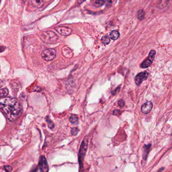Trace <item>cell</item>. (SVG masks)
Segmentation results:
<instances>
[{
    "mask_svg": "<svg viewBox=\"0 0 172 172\" xmlns=\"http://www.w3.org/2000/svg\"><path fill=\"white\" fill-rule=\"evenodd\" d=\"M119 33L117 31H116V30H113V31H112V32L110 33V37L114 40H117L119 38Z\"/></svg>",
    "mask_w": 172,
    "mask_h": 172,
    "instance_id": "cell-12",
    "label": "cell"
},
{
    "mask_svg": "<svg viewBox=\"0 0 172 172\" xmlns=\"http://www.w3.org/2000/svg\"><path fill=\"white\" fill-rule=\"evenodd\" d=\"M87 147L88 140L87 139H84L82 142L78 154V161L80 169H82L83 167V160L87 150Z\"/></svg>",
    "mask_w": 172,
    "mask_h": 172,
    "instance_id": "cell-3",
    "label": "cell"
},
{
    "mask_svg": "<svg viewBox=\"0 0 172 172\" xmlns=\"http://www.w3.org/2000/svg\"><path fill=\"white\" fill-rule=\"evenodd\" d=\"M38 168L40 171L42 172H47L48 171V163L46 162V159L44 156H42L40 159V163L38 165Z\"/></svg>",
    "mask_w": 172,
    "mask_h": 172,
    "instance_id": "cell-8",
    "label": "cell"
},
{
    "mask_svg": "<svg viewBox=\"0 0 172 172\" xmlns=\"http://www.w3.org/2000/svg\"><path fill=\"white\" fill-rule=\"evenodd\" d=\"M85 0H78V3L79 4H82V3H83V2H85Z\"/></svg>",
    "mask_w": 172,
    "mask_h": 172,
    "instance_id": "cell-25",
    "label": "cell"
},
{
    "mask_svg": "<svg viewBox=\"0 0 172 172\" xmlns=\"http://www.w3.org/2000/svg\"><path fill=\"white\" fill-rule=\"evenodd\" d=\"M148 73L147 71L141 72L138 74L135 78V82L137 86H139L144 80L147 79L148 78Z\"/></svg>",
    "mask_w": 172,
    "mask_h": 172,
    "instance_id": "cell-6",
    "label": "cell"
},
{
    "mask_svg": "<svg viewBox=\"0 0 172 172\" xmlns=\"http://www.w3.org/2000/svg\"><path fill=\"white\" fill-rule=\"evenodd\" d=\"M120 90V86H118L116 89H115L114 91H112V94H113V95H115V94H117V93Z\"/></svg>",
    "mask_w": 172,
    "mask_h": 172,
    "instance_id": "cell-23",
    "label": "cell"
},
{
    "mask_svg": "<svg viewBox=\"0 0 172 172\" xmlns=\"http://www.w3.org/2000/svg\"><path fill=\"white\" fill-rule=\"evenodd\" d=\"M110 38L108 36L105 35L102 37V42L104 45H108V43H110Z\"/></svg>",
    "mask_w": 172,
    "mask_h": 172,
    "instance_id": "cell-15",
    "label": "cell"
},
{
    "mask_svg": "<svg viewBox=\"0 0 172 172\" xmlns=\"http://www.w3.org/2000/svg\"><path fill=\"white\" fill-rule=\"evenodd\" d=\"M5 47H3V46H0V53L1 52H3L5 50Z\"/></svg>",
    "mask_w": 172,
    "mask_h": 172,
    "instance_id": "cell-24",
    "label": "cell"
},
{
    "mask_svg": "<svg viewBox=\"0 0 172 172\" xmlns=\"http://www.w3.org/2000/svg\"><path fill=\"white\" fill-rule=\"evenodd\" d=\"M31 1H32V4L34 6L37 7V8L40 7L43 4L42 0H31Z\"/></svg>",
    "mask_w": 172,
    "mask_h": 172,
    "instance_id": "cell-14",
    "label": "cell"
},
{
    "mask_svg": "<svg viewBox=\"0 0 172 172\" xmlns=\"http://www.w3.org/2000/svg\"><path fill=\"white\" fill-rule=\"evenodd\" d=\"M71 133L73 135H76L79 132V129L77 127L72 128L71 130Z\"/></svg>",
    "mask_w": 172,
    "mask_h": 172,
    "instance_id": "cell-18",
    "label": "cell"
},
{
    "mask_svg": "<svg viewBox=\"0 0 172 172\" xmlns=\"http://www.w3.org/2000/svg\"><path fill=\"white\" fill-rule=\"evenodd\" d=\"M42 57L44 60L50 61L53 60L56 57V52L54 49H46L42 52Z\"/></svg>",
    "mask_w": 172,
    "mask_h": 172,
    "instance_id": "cell-4",
    "label": "cell"
},
{
    "mask_svg": "<svg viewBox=\"0 0 172 172\" xmlns=\"http://www.w3.org/2000/svg\"><path fill=\"white\" fill-rule=\"evenodd\" d=\"M40 37L43 42L48 43H55L58 40V35L51 31L43 32L40 34Z\"/></svg>",
    "mask_w": 172,
    "mask_h": 172,
    "instance_id": "cell-2",
    "label": "cell"
},
{
    "mask_svg": "<svg viewBox=\"0 0 172 172\" xmlns=\"http://www.w3.org/2000/svg\"><path fill=\"white\" fill-rule=\"evenodd\" d=\"M118 105L120 108H122L125 105V102L123 99H121L118 102Z\"/></svg>",
    "mask_w": 172,
    "mask_h": 172,
    "instance_id": "cell-19",
    "label": "cell"
},
{
    "mask_svg": "<svg viewBox=\"0 0 172 172\" xmlns=\"http://www.w3.org/2000/svg\"><path fill=\"white\" fill-rule=\"evenodd\" d=\"M113 114L115 115V116H119L121 114V111L119 110H115L114 111H113Z\"/></svg>",
    "mask_w": 172,
    "mask_h": 172,
    "instance_id": "cell-21",
    "label": "cell"
},
{
    "mask_svg": "<svg viewBox=\"0 0 172 172\" xmlns=\"http://www.w3.org/2000/svg\"><path fill=\"white\" fill-rule=\"evenodd\" d=\"M69 120H70V122L72 124H77L78 123V117L75 115H71L69 118Z\"/></svg>",
    "mask_w": 172,
    "mask_h": 172,
    "instance_id": "cell-13",
    "label": "cell"
},
{
    "mask_svg": "<svg viewBox=\"0 0 172 172\" xmlns=\"http://www.w3.org/2000/svg\"><path fill=\"white\" fill-rule=\"evenodd\" d=\"M56 30L59 34L64 36H67L72 34L71 29L66 26H60L56 28Z\"/></svg>",
    "mask_w": 172,
    "mask_h": 172,
    "instance_id": "cell-7",
    "label": "cell"
},
{
    "mask_svg": "<svg viewBox=\"0 0 172 172\" xmlns=\"http://www.w3.org/2000/svg\"><path fill=\"white\" fill-rule=\"evenodd\" d=\"M151 145L150 144H148V145H145L144 147V155H143V158L145 161H147V156H148V153H149V150H150V148L151 147Z\"/></svg>",
    "mask_w": 172,
    "mask_h": 172,
    "instance_id": "cell-11",
    "label": "cell"
},
{
    "mask_svg": "<svg viewBox=\"0 0 172 172\" xmlns=\"http://www.w3.org/2000/svg\"><path fill=\"white\" fill-rule=\"evenodd\" d=\"M156 52L155 50H151L150 52L148 57L140 65V67L142 68H147L150 66V65L153 62V60L155 59Z\"/></svg>",
    "mask_w": 172,
    "mask_h": 172,
    "instance_id": "cell-5",
    "label": "cell"
},
{
    "mask_svg": "<svg viewBox=\"0 0 172 172\" xmlns=\"http://www.w3.org/2000/svg\"><path fill=\"white\" fill-rule=\"evenodd\" d=\"M112 3V0H96V4L99 6H102L104 5L110 6Z\"/></svg>",
    "mask_w": 172,
    "mask_h": 172,
    "instance_id": "cell-10",
    "label": "cell"
},
{
    "mask_svg": "<svg viewBox=\"0 0 172 172\" xmlns=\"http://www.w3.org/2000/svg\"><path fill=\"white\" fill-rule=\"evenodd\" d=\"M8 94V89L6 88L0 89V98L4 97Z\"/></svg>",
    "mask_w": 172,
    "mask_h": 172,
    "instance_id": "cell-16",
    "label": "cell"
},
{
    "mask_svg": "<svg viewBox=\"0 0 172 172\" xmlns=\"http://www.w3.org/2000/svg\"><path fill=\"white\" fill-rule=\"evenodd\" d=\"M153 107V104L151 102H145L141 107V112L143 113L147 114L149 113Z\"/></svg>",
    "mask_w": 172,
    "mask_h": 172,
    "instance_id": "cell-9",
    "label": "cell"
},
{
    "mask_svg": "<svg viewBox=\"0 0 172 172\" xmlns=\"http://www.w3.org/2000/svg\"><path fill=\"white\" fill-rule=\"evenodd\" d=\"M144 16H145V13L144 12V11L141 10L139 11L138 14V18L140 20H142L144 18Z\"/></svg>",
    "mask_w": 172,
    "mask_h": 172,
    "instance_id": "cell-17",
    "label": "cell"
},
{
    "mask_svg": "<svg viewBox=\"0 0 172 172\" xmlns=\"http://www.w3.org/2000/svg\"><path fill=\"white\" fill-rule=\"evenodd\" d=\"M0 108L10 121L17 119L21 113V106L19 102L13 97L0 98Z\"/></svg>",
    "mask_w": 172,
    "mask_h": 172,
    "instance_id": "cell-1",
    "label": "cell"
},
{
    "mask_svg": "<svg viewBox=\"0 0 172 172\" xmlns=\"http://www.w3.org/2000/svg\"><path fill=\"white\" fill-rule=\"evenodd\" d=\"M1 86H2V85H1V83L0 82V87H1Z\"/></svg>",
    "mask_w": 172,
    "mask_h": 172,
    "instance_id": "cell-26",
    "label": "cell"
},
{
    "mask_svg": "<svg viewBox=\"0 0 172 172\" xmlns=\"http://www.w3.org/2000/svg\"><path fill=\"white\" fill-rule=\"evenodd\" d=\"M4 169L7 172H11L12 171V168L10 166H6L4 167Z\"/></svg>",
    "mask_w": 172,
    "mask_h": 172,
    "instance_id": "cell-22",
    "label": "cell"
},
{
    "mask_svg": "<svg viewBox=\"0 0 172 172\" xmlns=\"http://www.w3.org/2000/svg\"><path fill=\"white\" fill-rule=\"evenodd\" d=\"M47 122H48V126L50 128L52 129V128L54 127V124L51 120H49V119L48 120Z\"/></svg>",
    "mask_w": 172,
    "mask_h": 172,
    "instance_id": "cell-20",
    "label": "cell"
}]
</instances>
